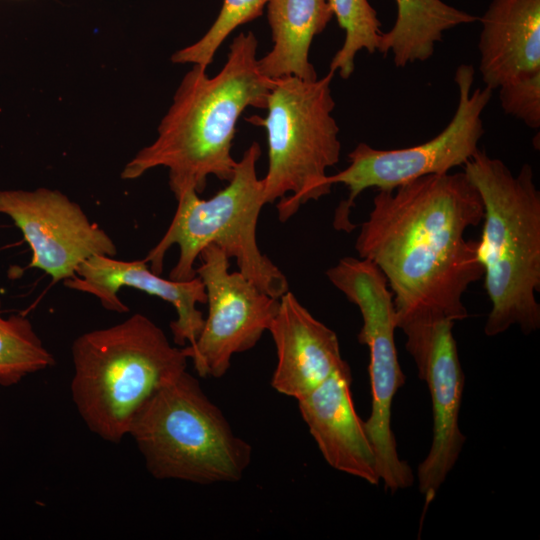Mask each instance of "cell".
Returning <instances> with one entry per match:
<instances>
[{
	"mask_svg": "<svg viewBox=\"0 0 540 540\" xmlns=\"http://www.w3.org/2000/svg\"><path fill=\"white\" fill-rule=\"evenodd\" d=\"M483 217L481 196L465 172L378 190L355 249L386 278L397 328L405 332L467 318L463 295L484 270L478 240H466L465 232Z\"/></svg>",
	"mask_w": 540,
	"mask_h": 540,
	"instance_id": "1",
	"label": "cell"
},
{
	"mask_svg": "<svg viewBox=\"0 0 540 540\" xmlns=\"http://www.w3.org/2000/svg\"><path fill=\"white\" fill-rule=\"evenodd\" d=\"M257 48L256 36L241 32L215 76L193 65L158 126L157 138L125 165L121 177L136 179L165 167L175 198L187 190L202 193L209 176L229 181L237 163L231 150L238 119L249 106L266 109L273 84L259 70Z\"/></svg>",
	"mask_w": 540,
	"mask_h": 540,
	"instance_id": "2",
	"label": "cell"
},
{
	"mask_svg": "<svg viewBox=\"0 0 540 540\" xmlns=\"http://www.w3.org/2000/svg\"><path fill=\"white\" fill-rule=\"evenodd\" d=\"M464 172L484 206L477 249L491 302L484 332L497 336L517 325L528 335L540 328V192L532 167L526 163L515 175L479 149Z\"/></svg>",
	"mask_w": 540,
	"mask_h": 540,
	"instance_id": "3",
	"label": "cell"
},
{
	"mask_svg": "<svg viewBox=\"0 0 540 540\" xmlns=\"http://www.w3.org/2000/svg\"><path fill=\"white\" fill-rule=\"evenodd\" d=\"M74 406L87 428L119 443L143 404L161 386L187 370L188 358L149 317L79 335L71 347Z\"/></svg>",
	"mask_w": 540,
	"mask_h": 540,
	"instance_id": "4",
	"label": "cell"
},
{
	"mask_svg": "<svg viewBox=\"0 0 540 540\" xmlns=\"http://www.w3.org/2000/svg\"><path fill=\"white\" fill-rule=\"evenodd\" d=\"M128 436L158 480L195 484L239 481L252 447L233 431L221 409L187 370L143 404Z\"/></svg>",
	"mask_w": 540,
	"mask_h": 540,
	"instance_id": "5",
	"label": "cell"
},
{
	"mask_svg": "<svg viewBox=\"0 0 540 540\" xmlns=\"http://www.w3.org/2000/svg\"><path fill=\"white\" fill-rule=\"evenodd\" d=\"M261 155L254 141L237 161L228 185L209 199H201L194 190L179 195L173 219L160 241L144 260L160 275L167 251L174 245L179 258L169 279L188 281L196 276L195 262L210 244L234 258L240 271L268 295L279 299L289 284L281 270L259 249L257 223L265 205L264 185L256 165Z\"/></svg>",
	"mask_w": 540,
	"mask_h": 540,
	"instance_id": "6",
	"label": "cell"
},
{
	"mask_svg": "<svg viewBox=\"0 0 540 540\" xmlns=\"http://www.w3.org/2000/svg\"><path fill=\"white\" fill-rule=\"evenodd\" d=\"M334 72L315 80L295 76L273 79L267 115L247 121L265 128L268 170L264 178L265 204L274 203L281 222L301 205L331 191L327 169L339 162V127L332 116Z\"/></svg>",
	"mask_w": 540,
	"mask_h": 540,
	"instance_id": "7",
	"label": "cell"
},
{
	"mask_svg": "<svg viewBox=\"0 0 540 540\" xmlns=\"http://www.w3.org/2000/svg\"><path fill=\"white\" fill-rule=\"evenodd\" d=\"M326 276L362 316L358 341L369 349L372 392L371 413L364 426L380 481L392 493L409 488L414 482L413 472L399 457L391 428L392 402L405 382L394 339L397 325L393 295L379 268L365 259L344 257L326 271Z\"/></svg>",
	"mask_w": 540,
	"mask_h": 540,
	"instance_id": "8",
	"label": "cell"
},
{
	"mask_svg": "<svg viewBox=\"0 0 540 540\" xmlns=\"http://www.w3.org/2000/svg\"><path fill=\"white\" fill-rule=\"evenodd\" d=\"M475 70L472 65L457 67L454 80L458 88V105L452 120L437 136L416 146L392 150L375 149L361 142L349 154V165L328 175L327 182L343 184L349 194L337 206L333 226L349 233L357 226L350 215L356 198L366 189L393 190L420 177L448 173L472 158L479 150L484 134L482 113L491 100L486 87L473 89Z\"/></svg>",
	"mask_w": 540,
	"mask_h": 540,
	"instance_id": "9",
	"label": "cell"
},
{
	"mask_svg": "<svg viewBox=\"0 0 540 540\" xmlns=\"http://www.w3.org/2000/svg\"><path fill=\"white\" fill-rule=\"evenodd\" d=\"M196 275L206 292L208 314L196 340L182 347L200 377H223L232 357L252 349L269 330L279 308L274 298L240 271H229V258L214 244L200 255Z\"/></svg>",
	"mask_w": 540,
	"mask_h": 540,
	"instance_id": "10",
	"label": "cell"
},
{
	"mask_svg": "<svg viewBox=\"0 0 540 540\" xmlns=\"http://www.w3.org/2000/svg\"><path fill=\"white\" fill-rule=\"evenodd\" d=\"M0 214L11 218L29 244L28 267L44 271L54 283L76 276L91 256L117 255L111 237L58 190H0Z\"/></svg>",
	"mask_w": 540,
	"mask_h": 540,
	"instance_id": "11",
	"label": "cell"
},
{
	"mask_svg": "<svg viewBox=\"0 0 540 540\" xmlns=\"http://www.w3.org/2000/svg\"><path fill=\"white\" fill-rule=\"evenodd\" d=\"M454 322L435 323L419 361L420 379L426 381L432 402V442L417 471L425 506L432 502L456 464L465 443L459 428V411L465 376L452 328Z\"/></svg>",
	"mask_w": 540,
	"mask_h": 540,
	"instance_id": "12",
	"label": "cell"
},
{
	"mask_svg": "<svg viewBox=\"0 0 540 540\" xmlns=\"http://www.w3.org/2000/svg\"><path fill=\"white\" fill-rule=\"evenodd\" d=\"M72 290L95 296L108 311L126 313L129 308L120 300L122 287H131L170 303L177 318L170 323L173 341L178 346L193 343L204 325L197 304L206 303L205 287L199 276L188 281L164 279L142 260L124 261L94 255L76 269V276L63 281Z\"/></svg>",
	"mask_w": 540,
	"mask_h": 540,
	"instance_id": "13",
	"label": "cell"
},
{
	"mask_svg": "<svg viewBox=\"0 0 540 540\" xmlns=\"http://www.w3.org/2000/svg\"><path fill=\"white\" fill-rule=\"evenodd\" d=\"M346 362L310 393L297 399L302 419L325 461L334 469L378 485L380 477L364 421L351 394Z\"/></svg>",
	"mask_w": 540,
	"mask_h": 540,
	"instance_id": "14",
	"label": "cell"
},
{
	"mask_svg": "<svg viewBox=\"0 0 540 540\" xmlns=\"http://www.w3.org/2000/svg\"><path fill=\"white\" fill-rule=\"evenodd\" d=\"M269 332L276 348L277 364L271 386L296 400L317 388L346 361L337 334L316 319L287 291Z\"/></svg>",
	"mask_w": 540,
	"mask_h": 540,
	"instance_id": "15",
	"label": "cell"
},
{
	"mask_svg": "<svg viewBox=\"0 0 540 540\" xmlns=\"http://www.w3.org/2000/svg\"><path fill=\"white\" fill-rule=\"evenodd\" d=\"M480 22L479 71L486 87L540 72V0H492Z\"/></svg>",
	"mask_w": 540,
	"mask_h": 540,
	"instance_id": "16",
	"label": "cell"
},
{
	"mask_svg": "<svg viewBox=\"0 0 540 540\" xmlns=\"http://www.w3.org/2000/svg\"><path fill=\"white\" fill-rule=\"evenodd\" d=\"M266 7L273 46L258 59L260 72L269 79H317L309 52L315 36L324 31L334 16L330 1L268 0Z\"/></svg>",
	"mask_w": 540,
	"mask_h": 540,
	"instance_id": "17",
	"label": "cell"
},
{
	"mask_svg": "<svg viewBox=\"0 0 540 540\" xmlns=\"http://www.w3.org/2000/svg\"><path fill=\"white\" fill-rule=\"evenodd\" d=\"M397 17L393 27L381 34L378 52L393 55L396 67L427 61L442 41L445 31L478 18L442 0H395Z\"/></svg>",
	"mask_w": 540,
	"mask_h": 540,
	"instance_id": "18",
	"label": "cell"
},
{
	"mask_svg": "<svg viewBox=\"0 0 540 540\" xmlns=\"http://www.w3.org/2000/svg\"><path fill=\"white\" fill-rule=\"evenodd\" d=\"M54 363L30 320L21 314L3 317L0 300V385H15Z\"/></svg>",
	"mask_w": 540,
	"mask_h": 540,
	"instance_id": "19",
	"label": "cell"
},
{
	"mask_svg": "<svg viewBox=\"0 0 540 540\" xmlns=\"http://www.w3.org/2000/svg\"><path fill=\"white\" fill-rule=\"evenodd\" d=\"M333 15L345 32L342 47L333 56L329 70L349 78L355 68L356 54L365 49L378 52L381 41V23L376 10L368 0H329Z\"/></svg>",
	"mask_w": 540,
	"mask_h": 540,
	"instance_id": "20",
	"label": "cell"
},
{
	"mask_svg": "<svg viewBox=\"0 0 540 540\" xmlns=\"http://www.w3.org/2000/svg\"><path fill=\"white\" fill-rule=\"evenodd\" d=\"M268 0H222L220 12L208 31L195 43L176 51L171 61L207 68L220 45L239 26L260 17Z\"/></svg>",
	"mask_w": 540,
	"mask_h": 540,
	"instance_id": "21",
	"label": "cell"
},
{
	"mask_svg": "<svg viewBox=\"0 0 540 540\" xmlns=\"http://www.w3.org/2000/svg\"><path fill=\"white\" fill-rule=\"evenodd\" d=\"M503 111L530 128L540 127V72L499 88Z\"/></svg>",
	"mask_w": 540,
	"mask_h": 540,
	"instance_id": "22",
	"label": "cell"
}]
</instances>
